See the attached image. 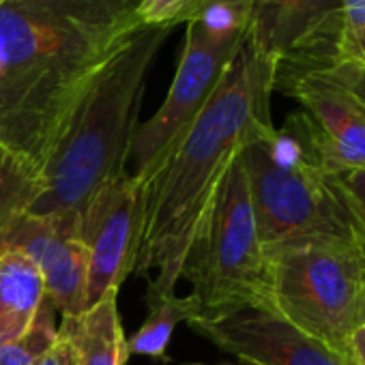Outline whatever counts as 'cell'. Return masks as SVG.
<instances>
[{"mask_svg":"<svg viewBox=\"0 0 365 365\" xmlns=\"http://www.w3.org/2000/svg\"><path fill=\"white\" fill-rule=\"evenodd\" d=\"M46 303L41 271L20 252H0V344L24 337Z\"/></svg>","mask_w":365,"mask_h":365,"instance_id":"4fadbf2b","label":"cell"},{"mask_svg":"<svg viewBox=\"0 0 365 365\" xmlns=\"http://www.w3.org/2000/svg\"><path fill=\"white\" fill-rule=\"evenodd\" d=\"M144 222V182L123 172L97 196L82 217V241L88 250L84 312L118 292L135 269ZM82 312V314H84Z\"/></svg>","mask_w":365,"mask_h":365,"instance_id":"9c48e42d","label":"cell"},{"mask_svg":"<svg viewBox=\"0 0 365 365\" xmlns=\"http://www.w3.org/2000/svg\"><path fill=\"white\" fill-rule=\"evenodd\" d=\"M277 91L301 103L329 170L365 165V112L350 91L324 73L301 76Z\"/></svg>","mask_w":365,"mask_h":365,"instance_id":"7c38bea8","label":"cell"},{"mask_svg":"<svg viewBox=\"0 0 365 365\" xmlns=\"http://www.w3.org/2000/svg\"><path fill=\"white\" fill-rule=\"evenodd\" d=\"M352 239L363 260V324H365V235H352Z\"/></svg>","mask_w":365,"mask_h":365,"instance_id":"d4e9b609","label":"cell"},{"mask_svg":"<svg viewBox=\"0 0 365 365\" xmlns=\"http://www.w3.org/2000/svg\"><path fill=\"white\" fill-rule=\"evenodd\" d=\"M254 0H190L180 24H194L215 41L241 43L247 37Z\"/></svg>","mask_w":365,"mask_h":365,"instance_id":"2e32d148","label":"cell"},{"mask_svg":"<svg viewBox=\"0 0 365 365\" xmlns=\"http://www.w3.org/2000/svg\"><path fill=\"white\" fill-rule=\"evenodd\" d=\"M56 335L58 329L52 322V314L46 299L37 322L24 337L0 344V365H35L56 341Z\"/></svg>","mask_w":365,"mask_h":365,"instance_id":"ac0fdd59","label":"cell"},{"mask_svg":"<svg viewBox=\"0 0 365 365\" xmlns=\"http://www.w3.org/2000/svg\"><path fill=\"white\" fill-rule=\"evenodd\" d=\"M182 277L192 284L198 318H220L247 307L271 312L269 262L239 155L220 182Z\"/></svg>","mask_w":365,"mask_h":365,"instance_id":"8992f818","label":"cell"},{"mask_svg":"<svg viewBox=\"0 0 365 365\" xmlns=\"http://www.w3.org/2000/svg\"><path fill=\"white\" fill-rule=\"evenodd\" d=\"M329 178L350 220L352 235H365V165L329 170Z\"/></svg>","mask_w":365,"mask_h":365,"instance_id":"d6986e66","label":"cell"},{"mask_svg":"<svg viewBox=\"0 0 365 365\" xmlns=\"http://www.w3.org/2000/svg\"><path fill=\"white\" fill-rule=\"evenodd\" d=\"M148 303V316L142 322V327L133 333V337L127 341L129 354H144L159 361H168L165 350L170 344V337L180 322H192L200 316L198 303L192 294L187 297H153L146 299Z\"/></svg>","mask_w":365,"mask_h":365,"instance_id":"9a60e30c","label":"cell"},{"mask_svg":"<svg viewBox=\"0 0 365 365\" xmlns=\"http://www.w3.org/2000/svg\"><path fill=\"white\" fill-rule=\"evenodd\" d=\"M275 65L247 43L187 133L144 182V222L135 273L146 299L174 294L220 182L250 133L273 125Z\"/></svg>","mask_w":365,"mask_h":365,"instance_id":"7a4b0ae2","label":"cell"},{"mask_svg":"<svg viewBox=\"0 0 365 365\" xmlns=\"http://www.w3.org/2000/svg\"><path fill=\"white\" fill-rule=\"evenodd\" d=\"M144 0H0V150L43 180L88 86Z\"/></svg>","mask_w":365,"mask_h":365,"instance_id":"6da1fadb","label":"cell"},{"mask_svg":"<svg viewBox=\"0 0 365 365\" xmlns=\"http://www.w3.org/2000/svg\"><path fill=\"white\" fill-rule=\"evenodd\" d=\"M41 182L29 176L14 159L0 150V237L20 213L37 200Z\"/></svg>","mask_w":365,"mask_h":365,"instance_id":"e0dca14e","label":"cell"},{"mask_svg":"<svg viewBox=\"0 0 365 365\" xmlns=\"http://www.w3.org/2000/svg\"><path fill=\"white\" fill-rule=\"evenodd\" d=\"M190 0H144L140 7L142 24H180Z\"/></svg>","mask_w":365,"mask_h":365,"instance_id":"44dd1931","label":"cell"},{"mask_svg":"<svg viewBox=\"0 0 365 365\" xmlns=\"http://www.w3.org/2000/svg\"><path fill=\"white\" fill-rule=\"evenodd\" d=\"M172 24H140L106 63L48 161L41 192L26 213L52 217L82 239V217L110 182L127 172L148 71Z\"/></svg>","mask_w":365,"mask_h":365,"instance_id":"3957f363","label":"cell"},{"mask_svg":"<svg viewBox=\"0 0 365 365\" xmlns=\"http://www.w3.org/2000/svg\"><path fill=\"white\" fill-rule=\"evenodd\" d=\"M339 63L365 67V0H344Z\"/></svg>","mask_w":365,"mask_h":365,"instance_id":"ffe728a7","label":"cell"},{"mask_svg":"<svg viewBox=\"0 0 365 365\" xmlns=\"http://www.w3.org/2000/svg\"><path fill=\"white\" fill-rule=\"evenodd\" d=\"M344 0H254L245 43L275 65V91L339 63Z\"/></svg>","mask_w":365,"mask_h":365,"instance_id":"52a82bcc","label":"cell"},{"mask_svg":"<svg viewBox=\"0 0 365 365\" xmlns=\"http://www.w3.org/2000/svg\"><path fill=\"white\" fill-rule=\"evenodd\" d=\"M243 43L215 41L187 24L178 67L161 108L133 131L129 157L135 161L133 174L140 180H146L187 133Z\"/></svg>","mask_w":365,"mask_h":365,"instance_id":"ba28073f","label":"cell"},{"mask_svg":"<svg viewBox=\"0 0 365 365\" xmlns=\"http://www.w3.org/2000/svg\"><path fill=\"white\" fill-rule=\"evenodd\" d=\"M116 297L108 294L80 316H65L61 333L76 350V365H125L129 356Z\"/></svg>","mask_w":365,"mask_h":365,"instance_id":"5bb4252c","label":"cell"},{"mask_svg":"<svg viewBox=\"0 0 365 365\" xmlns=\"http://www.w3.org/2000/svg\"><path fill=\"white\" fill-rule=\"evenodd\" d=\"M316 73H324L331 80H335L337 84H341L346 91H350L354 97L365 99V67L354 65V63H337L324 71H316Z\"/></svg>","mask_w":365,"mask_h":365,"instance_id":"7402d4cb","label":"cell"},{"mask_svg":"<svg viewBox=\"0 0 365 365\" xmlns=\"http://www.w3.org/2000/svg\"><path fill=\"white\" fill-rule=\"evenodd\" d=\"M264 250L303 237L352 239L350 220L335 196L312 120L303 110L284 127H258L239 150Z\"/></svg>","mask_w":365,"mask_h":365,"instance_id":"277c9868","label":"cell"},{"mask_svg":"<svg viewBox=\"0 0 365 365\" xmlns=\"http://www.w3.org/2000/svg\"><path fill=\"white\" fill-rule=\"evenodd\" d=\"M239 365H254V363H245V361H241Z\"/></svg>","mask_w":365,"mask_h":365,"instance_id":"4316f807","label":"cell"},{"mask_svg":"<svg viewBox=\"0 0 365 365\" xmlns=\"http://www.w3.org/2000/svg\"><path fill=\"white\" fill-rule=\"evenodd\" d=\"M35 365H76V350H73V344L69 341V337L58 331L56 341Z\"/></svg>","mask_w":365,"mask_h":365,"instance_id":"603a6c76","label":"cell"},{"mask_svg":"<svg viewBox=\"0 0 365 365\" xmlns=\"http://www.w3.org/2000/svg\"><path fill=\"white\" fill-rule=\"evenodd\" d=\"M190 327L220 350L254 365H356L352 356L333 350L275 312L260 307L220 318H198Z\"/></svg>","mask_w":365,"mask_h":365,"instance_id":"30bf717a","label":"cell"},{"mask_svg":"<svg viewBox=\"0 0 365 365\" xmlns=\"http://www.w3.org/2000/svg\"><path fill=\"white\" fill-rule=\"evenodd\" d=\"M271 312L348 354L363 324V260L354 239L303 237L264 250Z\"/></svg>","mask_w":365,"mask_h":365,"instance_id":"5b68a950","label":"cell"},{"mask_svg":"<svg viewBox=\"0 0 365 365\" xmlns=\"http://www.w3.org/2000/svg\"><path fill=\"white\" fill-rule=\"evenodd\" d=\"M348 350H350V356L354 359L356 365H365V324H361L352 333L350 344H348Z\"/></svg>","mask_w":365,"mask_h":365,"instance_id":"cb8c5ba5","label":"cell"},{"mask_svg":"<svg viewBox=\"0 0 365 365\" xmlns=\"http://www.w3.org/2000/svg\"><path fill=\"white\" fill-rule=\"evenodd\" d=\"M359 99V103H361V108H363V112H365V99H361V97H356Z\"/></svg>","mask_w":365,"mask_h":365,"instance_id":"484cf974","label":"cell"},{"mask_svg":"<svg viewBox=\"0 0 365 365\" xmlns=\"http://www.w3.org/2000/svg\"><path fill=\"white\" fill-rule=\"evenodd\" d=\"M24 254L41 271L46 299L65 316L84 312L88 250L82 239L65 232L52 217L20 213L0 237V252Z\"/></svg>","mask_w":365,"mask_h":365,"instance_id":"8fae6325","label":"cell"}]
</instances>
